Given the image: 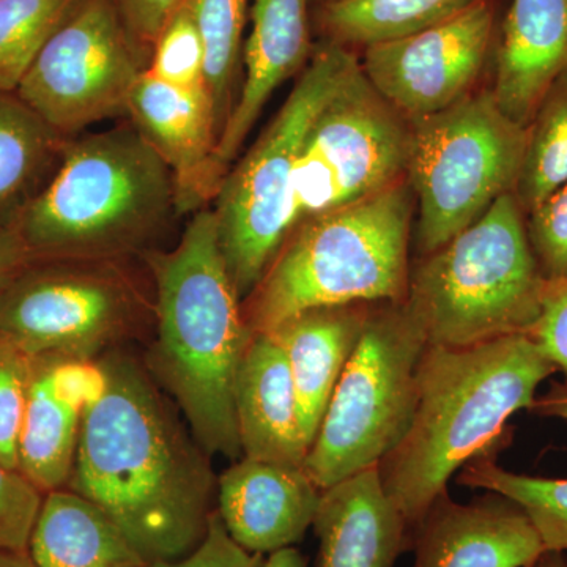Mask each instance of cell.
Masks as SVG:
<instances>
[{"mask_svg": "<svg viewBox=\"0 0 567 567\" xmlns=\"http://www.w3.org/2000/svg\"><path fill=\"white\" fill-rule=\"evenodd\" d=\"M100 361L106 393L82 415L66 488L104 511L147 565L186 557L216 511L208 454L133 358L110 352Z\"/></svg>", "mask_w": 567, "mask_h": 567, "instance_id": "6da1fadb", "label": "cell"}, {"mask_svg": "<svg viewBox=\"0 0 567 567\" xmlns=\"http://www.w3.org/2000/svg\"><path fill=\"white\" fill-rule=\"evenodd\" d=\"M557 368L529 334L470 347L427 346L417 368L415 415L404 439L379 464L404 518L410 544L451 477L509 442V420L532 410Z\"/></svg>", "mask_w": 567, "mask_h": 567, "instance_id": "7a4b0ae2", "label": "cell"}, {"mask_svg": "<svg viewBox=\"0 0 567 567\" xmlns=\"http://www.w3.org/2000/svg\"><path fill=\"white\" fill-rule=\"evenodd\" d=\"M155 278L153 375L169 391L208 456H240L234 386L252 338L219 248L212 208L193 213L169 252H147Z\"/></svg>", "mask_w": 567, "mask_h": 567, "instance_id": "3957f363", "label": "cell"}, {"mask_svg": "<svg viewBox=\"0 0 567 567\" xmlns=\"http://www.w3.org/2000/svg\"><path fill=\"white\" fill-rule=\"evenodd\" d=\"M177 216L173 174L132 123L70 140L14 226L33 260L122 262Z\"/></svg>", "mask_w": 567, "mask_h": 567, "instance_id": "277c9868", "label": "cell"}, {"mask_svg": "<svg viewBox=\"0 0 567 567\" xmlns=\"http://www.w3.org/2000/svg\"><path fill=\"white\" fill-rule=\"evenodd\" d=\"M412 192L404 182L290 234L244 301L252 333H270L298 315L346 305L405 303Z\"/></svg>", "mask_w": 567, "mask_h": 567, "instance_id": "5b68a950", "label": "cell"}, {"mask_svg": "<svg viewBox=\"0 0 567 567\" xmlns=\"http://www.w3.org/2000/svg\"><path fill=\"white\" fill-rule=\"evenodd\" d=\"M546 286L527 215L507 193L410 270L404 306L429 346L470 347L532 333Z\"/></svg>", "mask_w": 567, "mask_h": 567, "instance_id": "8992f818", "label": "cell"}, {"mask_svg": "<svg viewBox=\"0 0 567 567\" xmlns=\"http://www.w3.org/2000/svg\"><path fill=\"white\" fill-rule=\"evenodd\" d=\"M354 61L344 44L330 41L320 48L274 121L219 186L212 210L224 264L241 301L293 233V174L301 145Z\"/></svg>", "mask_w": 567, "mask_h": 567, "instance_id": "52a82bcc", "label": "cell"}, {"mask_svg": "<svg viewBox=\"0 0 567 567\" xmlns=\"http://www.w3.org/2000/svg\"><path fill=\"white\" fill-rule=\"evenodd\" d=\"M406 174L417 197L415 240L429 256L514 193L527 128L511 121L492 91L413 118Z\"/></svg>", "mask_w": 567, "mask_h": 567, "instance_id": "ba28073f", "label": "cell"}, {"mask_svg": "<svg viewBox=\"0 0 567 567\" xmlns=\"http://www.w3.org/2000/svg\"><path fill=\"white\" fill-rule=\"evenodd\" d=\"M427 346L404 303L369 315L303 464L320 491L379 465L404 439Z\"/></svg>", "mask_w": 567, "mask_h": 567, "instance_id": "9c48e42d", "label": "cell"}, {"mask_svg": "<svg viewBox=\"0 0 567 567\" xmlns=\"http://www.w3.org/2000/svg\"><path fill=\"white\" fill-rule=\"evenodd\" d=\"M147 311L121 262L32 260L0 293V338L29 357L96 360Z\"/></svg>", "mask_w": 567, "mask_h": 567, "instance_id": "30bf717a", "label": "cell"}, {"mask_svg": "<svg viewBox=\"0 0 567 567\" xmlns=\"http://www.w3.org/2000/svg\"><path fill=\"white\" fill-rule=\"evenodd\" d=\"M410 141L404 115L379 95L354 61L301 145L293 174L295 229L402 182Z\"/></svg>", "mask_w": 567, "mask_h": 567, "instance_id": "8fae6325", "label": "cell"}, {"mask_svg": "<svg viewBox=\"0 0 567 567\" xmlns=\"http://www.w3.org/2000/svg\"><path fill=\"white\" fill-rule=\"evenodd\" d=\"M147 70L115 0H78L43 44L17 95L66 140L126 115Z\"/></svg>", "mask_w": 567, "mask_h": 567, "instance_id": "7c38bea8", "label": "cell"}, {"mask_svg": "<svg viewBox=\"0 0 567 567\" xmlns=\"http://www.w3.org/2000/svg\"><path fill=\"white\" fill-rule=\"evenodd\" d=\"M494 29L491 0H476L424 31L364 48L361 69L404 117H427L468 95L487 61Z\"/></svg>", "mask_w": 567, "mask_h": 567, "instance_id": "4fadbf2b", "label": "cell"}, {"mask_svg": "<svg viewBox=\"0 0 567 567\" xmlns=\"http://www.w3.org/2000/svg\"><path fill=\"white\" fill-rule=\"evenodd\" d=\"M126 115L173 174L181 215L207 207L219 192V126L205 87H181L147 70L134 84Z\"/></svg>", "mask_w": 567, "mask_h": 567, "instance_id": "5bb4252c", "label": "cell"}, {"mask_svg": "<svg viewBox=\"0 0 567 567\" xmlns=\"http://www.w3.org/2000/svg\"><path fill=\"white\" fill-rule=\"evenodd\" d=\"M410 547L413 567H535L546 554L527 513L492 492L472 503L440 496Z\"/></svg>", "mask_w": 567, "mask_h": 567, "instance_id": "9a60e30c", "label": "cell"}, {"mask_svg": "<svg viewBox=\"0 0 567 567\" xmlns=\"http://www.w3.org/2000/svg\"><path fill=\"white\" fill-rule=\"evenodd\" d=\"M322 494L303 466L244 457L219 476L216 513L238 546L268 557L303 539Z\"/></svg>", "mask_w": 567, "mask_h": 567, "instance_id": "2e32d148", "label": "cell"}, {"mask_svg": "<svg viewBox=\"0 0 567 567\" xmlns=\"http://www.w3.org/2000/svg\"><path fill=\"white\" fill-rule=\"evenodd\" d=\"M309 0H254L251 33L245 44V80L216 147L223 183L276 89L308 59Z\"/></svg>", "mask_w": 567, "mask_h": 567, "instance_id": "e0dca14e", "label": "cell"}, {"mask_svg": "<svg viewBox=\"0 0 567 567\" xmlns=\"http://www.w3.org/2000/svg\"><path fill=\"white\" fill-rule=\"evenodd\" d=\"M567 70V0H511L496 48L492 95L528 128L551 85Z\"/></svg>", "mask_w": 567, "mask_h": 567, "instance_id": "ac0fdd59", "label": "cell"}, {"mask_svg": "<svg viewBox=\"0 0 567 567\" xmlns=\"http://www.w3.org/2000/svg\"><path fill=\"white\" fill-rule=\"evenodd\" d=\"M234 410L245 457L303 466L309 450L292 372L270 333H254L246 347L235 377Z\"/></svg>", "mask_w": 567, "mask_h": 567, "instance_id": "d6986e66", "label": "cell"}, {"mask_svg": "<svg viewBox=\"0 0 567 567\" xmlns=\"http://www.w3.org/2000/svg\"><path fill=\"white\" fill-rule=\"evenodd\" d=\"M317 567H394L410 548L409 529L380 477L379 465L323 491L312 524Z\"/></svg>", "mask_w": 567, "mask_h": 567, "instance_id": "ffe728a7", "label": "cell"}, {"mask_svg": "<svg viewBox=\"0 0 567 567\" xmlns=\"http://www.w3.org/2000/svg\"><path fill=\"white\" fill-rule=\"evenodd\" d=\"M369 315L368 305L311 309L270 331L292 372L308 450L315 443L331 395L360 342Z\"/></svg>", "mask_w": 567, "mask_h": 567, "instance_id": "44dd1931", "label": "cell"}, {"mask_svg": "<svg viewBox=\"0 0 567 567\" xmlns=\"http://www.w3.org/2000/svg\"><path fill=\"white\" fill-rule=\"evenodd\" d=\"M28 554L35 567L147 566L104 511L66 487L44 495Z\"/></svg>", "mask_w": 567, "mask_h": 567, "instance_id": "7402d4cb", "label": "cell"}, {"mask_svg": "<svg viewBox=\"0 0 567 567\" xmlns=\"http://www.w3.org/2000/svg\"><path fill=\"white\" fill-rule=\"evenodd\" d=\"M69 141L17 93L0 92V221L14 223L41 192Z\"/></svg>", "mask_w": 567, "mask_h": 567, "instance_id": "603a6c76", "label": "cell"}, {"mask_svg": "<svg viewBox=\"0 0 567 567\" xmlns=\"http://www.w3.org/2000/svg\"><path fill=\"white\" fill-rule=\"evenodd\" d=\"M32 358L18 458L22 475L47 495L69 486L84 412L54 394L43 361Z\"/></svg>", "mask_w": 567, "mask_h": 567, "instance_id": "cb8c5ba5", "label": "cell"}, {"mask_svg": "<svg viewBox=\"0 0 567 567\" xmlns=\"http://www.w3.org/2000/svg\"><path fill=\"white\" fill-rule=\"evenodd\" d=\"M476 0H333L323 22L333 41L369 48L405 39L468 9Z\"/></svg>", "mask_w": 567, "mask_h": 567, "instance_id": "d4e9b609", "label": "cell"}, {"mask_svg": "<svg viewBox=\"0 0 567 567\" xmlns=\"http://www.w3.org/2000/svg\"><path fill=\"white\" fill-rule=\"evenodd\" d=\"M462 486L506 496L527 513L546 551H567V480L507 472L495 457H483L458 473Z\"/></svg>", "mask_w": 567, "mask_h": 567, "instance_id": "484cf974", "label": "cell"}, {"mask_svg": "<svg viewBox=\"0 0 567 567\" xmlns=\"http://www.w3.org/2000/svg\"><path fill=\"white\" fill-rule=\"evenodd\" d=\"M567 182V70L551 85L527 128L514 194L525 215Z\"/></svg>", "mask_w": 567, "mask_h": 567, "instance_id": "4316f807", "label": "cell"}, {"mask_svg": "<svg viewBox=\"0 0 567 567\" xmlns=\"http://www.w3.org/2000/svg\"><path fill=\"white\" fill-rule=\"evenodd\" d=\"M205 48V89L221 136L235 104V76L249 0H188Z\"/></svg>", "mask_w": 567, "mask_h": 567, "instance_id": "83f0119b", "label": "cell"}, {"mask_svg": "<svg viewBox=\"0 0 567 567\" xmlns=\"http://www.w3.org/2000/svg\"><path fill=\"white\" fill-rule=\"evenodd\" d=\"M78 0H0V92L17 93L43 44Z\"/></svg>", "mask_w": 567, "mask_h": 567, "instance_id": "f1b7e54d", "label": "cell"}, {"mask_svg": "<svg viewBox=\"0 0 567 567\" xmlns=\"http://www.w3.org/2000/svg\"><path fill=\"white\" fill-rule=\"evenodd\" d=\"M147 73L181 87H205V48L188 0L153 44Z\"/></svg>", "mask_w": 567, "mask_h": 567, "instance_id": "f546056e", "label": "cell"}, {"mask_svg": "<svg viewBox=\"0 0 567 567\" xmlns=\"http://www.w3.org/2000/svg\"><path fill=\"white\" fill-rule=\"evenodd\" d=\"M32 369V357L0 338V462L18 472V446Z\"/></svg>", "mask_w": 567, "mask_h": 567, "instance_id": "4dcf8cb0", "label": "cell"}, {"mask_svg": "<svg viewBox=\"0 0 567 567\" xmlns=\"http://www.w3.org/2000/svg\"><path fill=\"white\" fill-rule=\"evenodd\" d=\"M527 233L544 279H567V182L528 213Z\"/></svg>", "mask_w": 567, "mask_h": 567, "instance_id": "1f68e13d", "label": "cell"}, {"mask_svg": "<svg viewBox=\"0 0 567 567\" xmlns=\"http://www.w3.org/2000/svg\"><path fill=\"white\" fill-rule=\"evenodd\" d=\"M44 494L18 470L0 462V548L28 551Z\"/></svg>", "mask_w": 567, "mask_h": 567, "instance_id": "d6a6232c", "label": "cell"}, {"mask_svg": "<svg viewBox=\"0 0 567 567\" xmlns=\"http://www.w3.org/2000/svg\"><path fill=\"white\" fill-rule=\"evenodd\" d=\"M529 336L567 380V279L547 282L539 317Z\"/></svg>", "mask_w": 567, "mask_h": 567, "instance_id": "836d02e7", "label": "cell"}, {"mask_svg": "<svg viewBox=\"0 0 567 567\" xmlns=\"http://www.w3.org/2000/svg\"><path fill=\"white\" fill-rule=\"evenodd\" d=\"M265 557L238 546L224 528L219 514L213 513L207 535L192 554L171 561H153L145 567H260Z\"/></svg>", "mask_w": 567, "mask_h": 567, "instance_id": "e575fe53", "label": "cell"}, {"mask_svg": "<svg viewBox=\"0 0 567 567\" xmlns=\"http://www.w3.org/2000/svg\"><path fill=\"white\" fill-rule=\"evenodd\" d=\"M186 0H115L130 35L142 51L153 48L164 25Z\"/></svg>", "mask_w": 567, "mask_h": 567, "instance_id": "d590c367", "label": "cell"}, {"mask_svg": "<svg viewBox=\"0 0 567 567\" xmlns=\"http://www.w3.org/2000/svg\"><path fill=\"white\" fill-rule=\"evenodd\" d=\"M32 260L14 223L0 221V293Z\"/></svg>", "mask_w": 567, "mask_h": 567, "instance_id": "8d00e7d4", "label": "cell"}, {"mask_svg": "<svg viewBox=\"0 0 567 567\" xmlns=\"http://www.w3.org/2000/svg\"><path fill=\"white\" fill-rule=\"evenodd\" d=\"M529 412L544 417L567 421V380L554 383L546 394L536 398Z\"/></svg>", "mask_w": 567, "mask_h": 567, "instance_id": "74e56055", "label": "cell"}, {"mask_svg": "<svg viewBox=\"0 0 567 567\" xmlns=\"http://www.w3.org/2000/svg\"><path fill=\"white\" fill-rule=\"evenodd\" d=\"M260 567H308V559L297 547H289L265 557Z\"/></svg>", "mask_w": 567, "mask_h": 567, "instance_id": "f35d334b", "label": "cell"}, {"mask_svg": "<svg viewBox=\"0 0 567 567\" xmlns=\"http://www.w3.org/2000/svg\"><path fill=\"white\" fill-rule=\"evenodd\" d=\"M0 567H35L28 551L2 550L0 548Z\"/></svg>", "mask_w": 567, "mask_h": 567, "instance_id": "ab89813d", "label": "cell"}, {"mask_svg": "<svg viewBox=\"0 0 567 567\" xmlns=\"http://www.w3.org/2000/svg\"><path fill=\"white\" fill-rule=\"evenodd\" d=\"M535 567H567V559L565 554L558 551H546L536 563Z\"/></svg>", "mask_w": 567, "mask_h": 567, "instance_id": "60d3db41", "label": "cell"}, {"mask_svg": "<svg viewBox=\"0 0 567 567\" xmlns=\"http://www.w3.org/2000/svg\"><path fill=\"white\" fill-rule=\"evenodd\" d=\"M333 2V0H324V3Z\"/></svg>", "mask_w": 567, "mask_h": 567, "instance_id": "b9f144b4", "label": "cell"}]
</instances>
